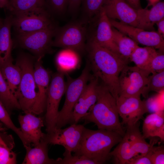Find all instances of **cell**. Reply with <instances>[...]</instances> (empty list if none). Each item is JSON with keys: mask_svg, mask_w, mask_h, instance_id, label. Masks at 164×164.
<instances>
[{"mask_svg": "<svg viewBox=\"0 0 164 164\" xmlns=\"http://www.w3.org/2000/svg\"><path fill=\"white\" fill-rule=\"evenodd\" d=\"M86 50L88 53V63L93 75L116 99L120 94V74L130 60L101 46L91 38L86 45Z\"/></svg>", "mask_w": 164, "mask_h": 164, "instance_id": "obj_1", "label": "cell"}, {"mask_svg": "<svg viewBox=\"0 0 164 164\" xmlns=\"http://www.w3.org/2000/svg\"><path fill=\"white\" fill-rule=\"evenodd\" d=\"M81 119L84 120L86 123H94L98 129L115 132L122 137L125 134L119 121L116 99L99 81L97 101Z\"/></svg>", "mask_w": 164, "mask_h": 164, "instance_id": "obj_2", "label": "cell"}, {"mask_svg": "<svg viewBox=\"0 0 164 164\" xmlns=\"http://www.w3.org/2000/svg\"><path fill=\"white\" fill-rule=\"evenodd\" d=\"M118 133L104 129L92 130L84 127L78 149L74 155H84L103 164L109 160L112 148L122 140Z\"/></svg>", "mask_w": 164, "mask_h": 164, "instance_id": "obj_3", "label": "cell"}, {"mask_svg": "<svg viewBox=\"0 0 164 164\" xmlns=\"http://www.w3.org/2000/svg\"><path fill=\"white\" fill-rule=\"evenodd\" d=\"M34 63L33 57L22 53L18 55L15 63L21 70L22 76L15 97L25 113H32L36 98Z\"/></svg>", "mask_w": 164, "mask_h": 164, "instance_id": "obj_4", "label": "cell"}, {"mask_svg": "<svg viewBox=\"0 0 164 164\" xmlns=\"http://www.w3.org/2000/svg\"><path fill=\"white\" fill-rule=\"evenodd\" d=\"M90 71L88 62L77 78L73 79L67 75L65 101L62 108L59 111L56 128H61L70 123L74 107L92 77Z\"/></svg>", "mask_w": 164, "mask_h": 164, "instance_id": "obj_5", "label": "cell"}, {"mask_svg": "<svg viewBox=\"0 0 164 164\" xmlns=\"http://www.w3.org/2000/svg\"><path fill=\"white\" fill-rule=\"evenodd\" d=\"M86 29L83 23L75 22L57 28L52 46L73 50L77 53L86 50Z\"/></svg>", "mask_w": 164, "mask_h": 164, "instance_id": "obj_6", "label": "cell"}, {"mask_svg": "<svg viewBox=\"0 0 164 164\" xmlns=\"http://www.w3.org/2000/svg\"><path fill=\"white\" fill-rule=\"evenodd\" d=\"M65 74L63 73L58 71L53 75L50 82L44 117L47 134L50 133L56 129L59 104L65 91Z\"/></svg>", "mask_w": 164, "mask_h": 164, "instance_id": "obj_7", "label": "cell"}, {"mask_svg": "<svg viewBox=\"0 0 164 164\" xmlns=\"http://www.w3.org/2000/svg\"><path fill=\"white\" fill-rule=\"evenodd\" d=\"M12 16V26L18 35L25 34L46 28L52 23L45 7L15 13Z\"/></svg>", "mask_w": 164, "mask_h": 164, "instance_id": "obj_8", "label": "cell"}, {"mask_svg": "<svg viewBox=\"0 0 164 164\" xmlns=\"http://www.w3.org/2000/svg\"><path fill=\"white\" fill-rule=\"evenodd\" d=\"M53 24L50 27L30 33L18 35L20 46L35 56L36 59L42 58L52 47V39L57 29Z\"/></svg>", "mask_w": 164, "mask_h": 164, "instance_id": "obj_9", "label": "cell"}, {"mask_svg": "<svg viewBox=\"0 0 164 164\" xmlns=\"http://www.w3.org/2000/svg\"><path fill=\"white\" fill-rule=\"evenodd\" d=\"M151 73L136 66H126L119 77V96H140L147 84L148 77Z\"/></svg>", "mask_w": 164, "mask_h": 164, "instance_id": "obj_10", "label": "cell"}, {"mask_svg": "<svg viewBox=\"0 0 164 164\" xmlns=\"http://www.w3.org/2000/svg\"><path fill=\"white\" fill-rule=\"evenodd\" d=\"M116 101L119 116L127 126L138 123L149 111L147 102L142 100L139 96H119Z\"/></svg>", "mask_w": 164, "mask_h": 164, "instance_id": "obj_11", "label": "cell"}, {"mask_svg": "<svg viewBox=\"0 0 164 164\" xmlns=\"http://www.w3.org/2000/svg\"><path fill=\"white\" fill-rule=\"evenodd\" d=\"M112 27L128 36L137 43L153 47L164 52L163 37L157 32L147 31L109 19Z\"/></svg>", "mask_w": 164, "mask_h": 164, "instance_id": "obj_12", "label": "cell"}, {"mask_svg": "<svg viewBox=\"0 0 164 164\" xmlns=\"http://www.w3.org/2000/svg\"><path fill=\"white\" fill-rule=\"evenodd\" d=\"M84 128L81 125L72 124L63 129L56 128L50 133L46 134V138L49 144L61 145L75 153L79 148Z\"/></svg>", "mask_w": 164, "mask_h": 164, "instance_id": "obj_13", "label": "cell"}, {"mask_svg": "<svg viewBox=\"0 0 164 164\" xmlns=\"http://www.w3.org/2000/svg\"><path fill=\"white\" fill-rule=\"evenodd\" d=\"M42 58L36 59L34 64V77L36 98L32 113L40 114L46 111L47 94L51 80L50 72L45 69Z\"/></svg>", "mask_w": 164, "mask_h": 164, "instance_id": "obj_14", "label": "cell"}, {"mask_svg": "<svg viewBox=\"0 0 164 164\" xmlns=\"http://www.w3.org/2000/svg\"><path fill=\"white\" fill-rule=\"evenodd\" d=\"M98 79L93 75L76 103L73 111L70 123L77 124L95 104L97 98Z\"/></svg>", "mask_w": 164, "mask_h": 164, "instance_id": "obj_15", "label": "cell"}, {"mask_svg": "<svg viewBox=\"0 0 164 164\" xmlns=\"http://www.w3.org/2000/svg\"><path fill=\"white\" fill-rule=\"evenodd\" d=\"M18 120L23 136L30 144L35 146L46 137V134L41 130L45 124L44 117H37L32 113L29 112L19 115Z\"/></svg>", "mask_w": 164, "mask_h": 164, "instance_id": "obj_16", "label": "cell"}, {"mask_svg": "<svg viewBox=\"0 0 164 164\" xmlns=\"http://www.w3.org/2000/svg\"><path fill=\"white\" fill-rule=\"evenodd\" d=\"M103 9L109 19L137 27V13L125 0H106Z\"/></svg>", "mask_w": 164, "mask_h": 164, "instance_id": "obj_17", "label": "cell"}, {"mask_svg": "<svg viewBox=\"0 0 164 164\" xmlns=\"http://www.w3.org/2000/svg\"><path fill=\"white\" fill-rule=\"evenodd\" d=\"M97 21L95 34L91 38L101 46L121 55L114 41L112 26L103 8Z\"/></svg>", "mask_w": 164, "mask_h": 164, "instance_id": "obj_18", "label": "cell"}, {"mask_svg": "<svg viewBox=\"0 0 164 164\" xmlns=\"http://www.w3.org/2000/svg\"><path fill=\"white\" fill-rule=\"evenodd\" d=\"M137 27L147 31H153L154 26L164 18V2H159L150 9L142 8L137 10Z\"/></svg>", "mask_w": 164, "mask_h": 164, "instance_id": "obj_19", "label": "cell"}, {"mask_svg": "<svg viewBox=\"0 0 164 164\" xmlns=\"http://www.w3.org/2000/svg\"><path fill=\"white\" fill-rule=\"evenodd\" d=\"M142 136L145 138L157 137L164 140V116L163 111L148 115L144 119L142 127Z\"/></svg>", "mask_w": 164, "mask_h": 164, "instance_id": "obj_20", "label": "cell"}, {"mask_svg": "<svg viewBox=\"0 0 164 164\" xmlns=\"http://www.w3.org/2000/svg\"><path fill=\"white\" fill-rule=\"evenodd\" d=\"M46 137L42 139L37 145L26 149V154L23 164H57V159L49 158L48 145Z\"/></svg>", "mask_w": 164, "mask_h": 164, "instance_id": "obj_21", "label": "cell"}, {"mask_svg": "<svg viewBox=\"0 0 164 164\" xmlns=\"http://www.w3.org/2000/svg\"><path fill=\"white\" fill-rule=\"evenodd\" d=\"M12 58L0 64V69L11 92L15 97L21 81L22 73L19 66L16 63L14 64Z\"/></svg>", "mask_w": 164, "mask_h": 164, "instance_id": "obj_22", "label": "cell"}, {"mask_svg": "<svg viewBox=\"0 0 164 164\" xmlns=\"http://www.w3.org/2000/svg\"><path fill=\"white\" fill-rule=\"evenodd\" d=\"M12 16H9L3 20L0 28V64L12 58L11 55L12 41L11 29L12 26Z\"/></svg>", "mask_w": 164, "mask_h": 164, "instance_id": "obj_23", "label": "cell"}, {"mask_svg": "<svg viewBox=\"0 0 164 164\" xmlns=\"http://www.w3.org/2000/svg\"><path fill=\"white\" fill-rule=\"evenodd\" d=\"M158 52L156 49L152 47L138 46L132 54L130 60L133 62L138 67L150 71L152 73V61Z\"/></svg>", "mask_w": 164, "mask_h": 164, "instance_id": "obj_24", "label": "cell"}, {"mask_svg": "<svg viewBox=\"0 0 164 164\" xmlns=\"http://www.w3.org/2000/svg\"><path fill=\"white\" fill-rule=\"evenodd\" d=\"M58 71L65 73L75 69L79 59L77 53L70 49H65L58 53L55 59Z\"/></svg>", "mask_w": 164, "mask_h": 164, "instance_id": "obj_25", "label": "cell"}, {"mask_svg": "<svg viewBox=\"0 0 164 164\" xmlns=\"http://www.w3.org/2000/svg\"><path fill=\"white\" fill-rule=\"evenodd\" d=\"M114 41L119 53L124 58L130 60V58L138 44L131 38L112 27Z\"/></svg>", "mask_w": 164, "mask_h": 164, "instance_id": "obj_26", "label": "cell"}, {"mask_svg": "<svg viewBox=\"0 0 164 164\" xmlns=\"http://www.w3.org/2000/svg\"><path fill=\"white\" fill-rule=\"evenodd\" d=\"M14 146L11 135L0 133V164L17 163L16 154L12 150Z\"/></svg>", "mask_w": 164, "mask_h": 164, "instance_id": "obj_27", "label": "cell"}, {"mask_svg": "<svg viewBox=\"0 0 164 164\" xmlns=\"http://www.w3.org/2000/svg\"><path fill=\"white\" fill-rule=\"evenodd\" d=\"M109 155L114 158L116 164H127L128 162L136 155L131 148V144L122 137L118 145L111 151Z\"/></svg>", "mask_w": 164, "mask_h": 164, "instance_id": "obj_28", "label": "cell"}, {"mask_svg": "<svg viewBox=\"0 0 164 164\" xmlns=\"http://www.w3.org/2000/svg\"><path fill=\"white\" fill-rule=\"evenodd\" d=\"M0 99L9 113L13 110L21 109L17 99L11 92L0 69Z\"/></svg>", "mask_w": 164, "mask_h": 164, "instance_id": "obj_29", "label": "cell"}, {"mask_svg": "<svg viewBox=\"0 0 164 164\" xmlns=\"http://www.w3.org/2000/svg\"><path fill=\"white\" fill-rule=\"evenodd\" d=\"M151 74L148 77L147 84L142 94L145 98L147 97L150 92H159L164 89V71Z\"/></svg>", "mask_w": 164, "mask_h": 164, "instance_id": "obj_30", "label": "cell"}, {"mask_svg": "<svg viewBox=\"0 0 164 164\" xmlns=\"http://www.w3.org/2000/svg\"><path fill=\"white\" fill-rule=\"evenodd\" d=\"M0 121L7 128L12 130L18 135L24 145L27 144V142L20 128H18L14 125L10 118L9 113L0 99Z\"/></svg>", "mask_w": 164, "mask_h": 164, "instance_id": "obj_31", "label": "cell"}, {"mask_svg": "<svg viewBox=\"0 0 164 164\" xmlns=\"http://www.w3.org/2000/svg\"><path fill=\"white\" fill-rule=\"evenodd\" d=\"M46 6L45 0H16L11 11L14 14Z\"/></svg>", "mask_w": 164, "mask_h": 164, "instance_id": "obj_32", "label": "cell"}, {"mask_svg": "<svg viewBox=\"0 0 164 164\" xmlns=\"http://www.w3.org/2000/svg\"><path fill=\"white\" fill-rule=\"evenodd\" d=\"M106 0H82L83 8L88 19L98 18Z\"/></svg>", "mask_w": 164, "mask_h": 164, "instance_id": "obj_33", "label": "cell"}, {"mask_svg": "<svg viewBox=\"0 0 164 164\" xmlns=\"http://www.w3.org/2000/svg\"><path fill=\"white\" fill-rule=\"evenodd\" d=\"M64 158L57 159V164H98L94 160L84 155L71 154V152L65 149Z\"/></svg>", "mask_w": 164, "mask_h": 164, "instance_id": "obj_34", "label": "cell"}, {"mask_svg": "<svg viewBox=\"0 0 164 164\" xmlns=\"http://www.w3.org/2000/svg\"><path fill=\"white\" fill-rule=\"evenodd\" d=\"M139 125L138 122L134 125L127 126L126 131L123 138L131 144L143 138L140 132Z\"/></svg>", "mask_w": 164, "mask_h": 164, "instance_id": "obj_35", "label": "cell"}, {"mask_svg": "<svg viewBox=\"0 0 164 164\" xmlns=\"http://www.w3.org/2000/svg\"><path fill=\"white\" fill-rule=\"evenodd\" d=\"M155 142L148 143L143 138L131 144V148L136 155L146 154L154 145Z\"/></svg>", "mask_w": 164, "mask_h": 164, "instance_id": "obj_36", "label": "cell"}, {"mask_svg": "<svg viewBox=\"0 0 164 164\" xmlns=\"http://www.w3.org/2000/svg\"><path fill=\"white\" fill-rule=\"evenodd\" d=\"M148 152L152 164H164V149L163 146L153 145Z\"/></svg>", "mask_w": 164, "mask_h": 164, "instance_id": "obj_37", "label": "cell"}, {"mask_svg": "<svg viewBox=\"0 0 164 164\" xmlns=\"http://www.w3.org/2000/svg\"><path fill=\"white\" fill-rule=\"evenodd\" d=\"M47 6L53 12L62 13L68 6L69 0H45Z\"/></svg>", "mask_w": 164, "mask_h": 164, "instance_id": "obj_38", "label": "cell"}, {"mask_svg": "<svg viewBox=\"0 0 164 164\" xmlns=\"http://www.w3.org/2000/svg\"><path fill=\"white\" fill-rule=\"evenodd\" d=\"M151 68L153 73L164 71V55L163 52L159 51L157 54L152 61Z\"/></svg>", "mask_w": 164, "mask_h": 164, "instance_id": "obj_39", "label": "cell"}, {"mask_svg": "<svg viewBox=\"0 0 164 164\" xmlns=\"http://www.w3.org/2000/svg\"><path fill=\"white\" fill-rule=\"evenodd\" d=\"M127 164H152V163L148 152L145 155L135 156L130 160Z\"/></svg>", "mask_w": 164, "mask_h": 164, "instance_id": "obj_40", "label": "cell"}, {"mask_svg": "<svg viewBox=\"0 0 164 164\" xmlns=\"http://www.w3.org/2000/svg\"><path fill=\"white\" fill-rule=\"evenodd\" d=\"M82 0H69L68 8L72 12L76 11L79 8Z\"/></svg>", "mask_w": 164, "mask_h": 164, "instance_id": "obj_41", "label": "cell"}, {"mask_svg": "<svg viewBox=\"0 0 164 164\" xmlns=\"http://www.w3.org/2000/svg\"><path fill=\"white\" fill-rule=\"evenodd\" d=\"M125 0L131 6L136 10L142 8L140 0Z\"/></svg>", "mask_w": 164, "mask_h": 164, "instance_id": "obj_42", "label": "cell"}, {"mask_svg": "<svg viewBox=\"0 0 164 164\" xmlns=\"http://www.w3.org/2000/svg\"><path fill=\"white\" fill-rule=\"evenodd\" d=\"M158 28L157 32L163 37H164V18L156 23Z\"/></svg>", "mask_w": 164, "mask_h": 164, "instance_id": "obj_43", "label": "cell"}, {"mask_svg": "<svg viewBox=\"0 0 164 164\" xmlns=\"http://www.w3.org/2000/svg\"><path fill=\"white\" fill-rule=\"evenodd\" d=\"M6 9L10 11L12 10L9 0H0V9Z\"/></svg>", "mask_w": 164, "mask_h": 164, "instance_id": "obj_44", "label": "cell"}, {"mask_svg": "<svg viewBox=\"0 0 164 164\" xmlns=\"http://www.w3.org/2000/svg\"><path fill=\"white\" fill-rule=\"evenodd\" d=\"M161 0H148V4L147 7L153 6L157 3L160 1Z\"/></svg>", "mask_w": 164, "mask_h": 164, "instance_id": "obj_45", "label": "cell"}, {"mask_svg": "<svg viewBox=\"0 0 164 164\" xmlns=\"http://www.w3.org/2000/svg\"><path fill=\"white\" fill-rule=\"evenodd\" d=\"M9 1H10L11 5L12 7H12L14 5L16 2V0H9Z\"/></svg>", "mask_w": 164, "mask_h": 164, "instance_id": "obj_46", "label": "cell"}, {"mask_svg": "<svg viewBox=\"0 0 164 164\" xmlns=\"http://www.w3.org/2000/svg\"><path fill=\"white\" fill-rule=\"evenodd\" d=\"M3 20L0 18V28L2 26Z\"/></svg>", "mask_w": 164, "mask_h": 164, "instance_id": "obj_47", "label": "cell"}]
</instances>
